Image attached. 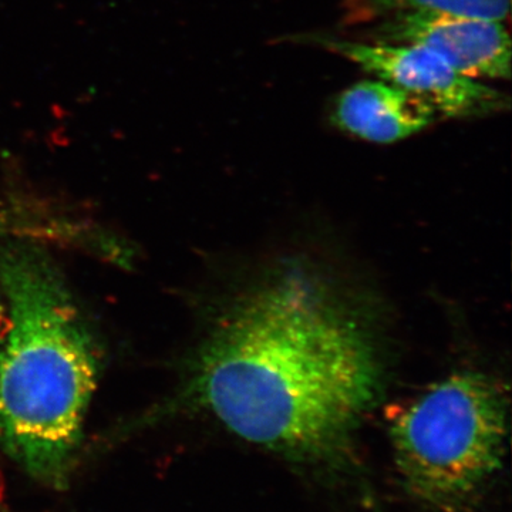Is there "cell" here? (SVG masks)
<instances>
[{
  "label": "cell",
  "mask_w": 512,
  "mask_h": 512,
  "mask_svg": "<svg viewBox=\"0 0 512 512\" xmlns=\"http://www.w3.org/2000/svg\"><path fill=\"white\" fill-rule=\"evenodd\" d=\"M9 325L0 346V446L62 488L96 389V348L62 275L29 238L0 248Z\"/></svg>",
  "instance_id": "7a4b0ae2"
},
{
  "label": "cell",
  "mask_w": 512,
  "mask_h": 512,
  "mask_svg": "<svg viewBox=\"0 0 512 512\" xmlns=\"http://www.w3.org/2000/svg\"><path fill=\"white\" fill-rule=\"evenodd\" d=\"M309 42L414 94L446 119H481L510 110L507 94L463 76L424 47L322 35L309 36Z\"/></svg>",
  "instance_id": "277c9868"
},
{
  "label": "cell",
  "mask_w": 512,
  "mask_h": 512,
  "mask_svg": "<svg viewBox=\"0 0 512 512\" xmlns=\"http://www.w3.org/2000/svg\"><path fill=\"white\" fill-rule=\"evenodd\" d=\"M345 8L350 22L356 23L370 19L367 0H345Z\"/></svg>",
  "instance_id": "9c48e42d"
},
{
  "label": "cell",
  "mask_w": 512,
  "mask_h": 512,
  "mask_svg": "<svg viewBox=\"0 0 512 512\" xmlns=\"http://www.w3.org/2000/svg\"><path fill=\"white\" fill-rule=\"evenodd\" d=\"M429 104L384 80H365L343 90L332 121L350 136L375 144H393L420 133L437 120Z\"/></svg>",
  "instance_id": "8992f818"
},
{
  "label": "cell",
  "mask_w": 512,
  "mask_h": 512,
  "mask_svg": "<svg viewBox=\"0 0 512 512\" xmlns=\"http://www.w3.org/2000/svg\"><path fill=\"white\" fill-rule=\"evenodd\" d=\"M370 39L424 47L470 79L510 80V33L500 20L403 10L383 16Z\"/></svg>",
  "instance_id": "5b68a950"
},
{
  "label": "cell",
  "mask_w": 512,
  "mask_h": 512,
  "mask_svg": "<svg viewBox=\"0 0 512 512\" xmlns=\"http://www.w3.org/2000/svg\"><path fill=\"white\" fill-rule=\"evenodd\" d=\"M507 397L488 376L451 375L390 416L404 487L439 512H466L500 470Z\"/></svg>",
  "instance_id": "3957f363"
},
{
  "label": "cell",
  "mask_w": 512,
  "mask_h": 512,
  "mask_svg": "<svg viewBox=\"0 0 512 512\" xmlns=\"http://www.w3.org/2000/svg\"><path fill=\"white\" fill-rule=\"evenodd\" d=\"M369 18L403 10H431L505 22L510 16L511 0H367Z\"/></svg>",
  "instance_id": "52a82bcc"
},
{
  "label": "cell",
  "mask_w": 512,
  "mask_h": 512,
  "mask_svg": "<svg viewBox=\"0 0 512 512\" xmlns=\"http://www.w3.org/2000/svg\"><path fill=\"white\" fill-rule=\"evenodd\" d=\"M8 325V306H6L5 296H3L2 289H0V346H2L3 340H5Z\"/></svg>",
  "instance_id": "30bf717a"
},
{
  "label": "cell",
  "mask_w": 512,
  "mask_h": 512,
  "mask_svg": "<svg viewBox=\"0 0 512 512\" xmlns=\"http://www.w3.org/2000/svg\"><path fill=\"white\" fill-rule=\"evenodd\" d=\"M382 389L372 330L332 289L289 272L255 286L202 346L190 392L232 433L305 463H340Z\"/></svg>",
  "instance_id": "6da1fadb"
},
{
  "label": "cell",
  "mask_w": 512,
  "mask_h": 512,
  "mask_svg": "<svg viewBox=\"0 0 512 512\" xmlns=\"http://www.w3.org/2000/svg\"><path fill=\"white\" fill-rule=\"evenodd\" d=\"M79 227L67 222L39 220L29 221V217L15 212L0 211V238H29V239H63V241H87L82 237Z\"/></svg>",
  "instance_id": "ba28073f"
}]
</instances>
